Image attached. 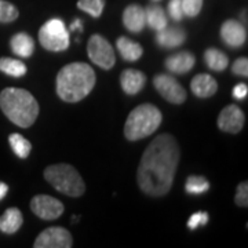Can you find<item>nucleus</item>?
<instances>
[{
	"instance_id": "obj_1",
	"label": "nucleus",
	"mask_w": 248,
	"mask_h": 248,
	"mask_svg": "<svg viewBox=\"0 0 248 248\" xmlns=\"http://www.w3.org/2000/svg\"><path fill=\"white\" fill-rule=\"evenodd\" d=\"M179 163V145L171 134L157 135L146 148L138 167V185L143 193L163 197L174 184Z\"/></svg>"
},
{
	"instance_id": "obj_2",
	"label": "nucleus",
	"mask_w": 248,
	"mask_h": 248,
	"mask_svg": "<svg viewBox=\"0 0 248 248\" xmlns=\"http://www.w3.org/2000/svg\"><path fill=\"white\" fill-rule=\"evenodd\" d=\"M97 81L94 69L84 62L63 66L57 76V94L65 102H79L93 91Z\"/></svg>"
},
{
	"instance_id": "obj_3",
	"label": "nucleus",
	"mask_w": 248,
	"mask_h": 248,
	"mask_svg": "<svg viewBox=\"0 0 248 248\" xmlns=\"http://www.w3.org/2000/svg\"><path fill=\"white\" fill-rule=\"evenodd\" d=\"M0 109L9 119L21 128H28L39 116V104L35 97L24 89L7 87L0 93Z\"/></svg>"
},
{
	"instance_id": "obj_4",
	"label": "nucleus",
	"mask_w": 248,
	"mask_h": 248,
	"mask_svg": "<svg viewBox=\"0 0 248 248\" xmlns=\"http://www.w3.org/2000/svg\"><path fill=\"white\" fill-rule=\"evenodd\" d=\"M163 115L152 104H142L137 107L127 117L124 125V135L128 141H140L155 133L161 124Z\"/></svg>"
},
{
	"instance_id": "obj_5",
	"label": "nucleus",
	"mask_w": 248,
	"mask_h": 248,
	"mask_svg": "<svg viewBox=\"0 0 248 248\" xmlns=\"http://www.w3.org/2000/svg\"><path fill=\"white\" fill-rule=\"evenodd\" d=\"M45 179L62 195L69 197H80L86 192V184L80 174L71 164H53L43 172Z\"/></svg>"
},
{
	"instance_id": "obj_6",
	"label": "nucleus",
	"mask_w": 248,
	"mask_h": 248,
	"mask_svg": "<svg viewBox=\"0 0 248 248\" xmlns=\"http://www.w3.org/2000/svg\"><path fill=\"white\" fill-rule=\"evenodd\" d=\"M39 42L43 48L53 53H61L69 47V32L60 18L47 21L39 31Z\"/></svg>"
},
{
	"instance_id": "obj_7",
	"label": "nucleus",
	"mask_w": 248,
	"mask_h": 248,
	"mask_svg": "<svg viewBox=\"0 0 248 248\" xmlns=\"http://www.w3.org/2000/svg\"><path fill=\"white\" fill-rule=\"evenodd\" d=\"M87 54L90 60L102 69H112L116 62L115 51L110 43L101 35H93L87 45Z\"/></svg>"
},
{
	"instance_id": "obj_8",
	"label": "nucleus",
	"mask_w": 248,
	"mask_h": 248,
	"mask_svg": "<svg viewBox=\"0 0 248 248\" xmlns=\"http://www.w3.org/2000/svg\"><path fill=\"white\" fill-rule=\"evenodd\" d=\"M153 86L159 91L160 95L171 104L181 105L186 101L185 89L179 84L175 78L170 75H157L153 79Z\"/></svg>"
},
{
	"instance_id": "obj_9",
	"label": "nucleus",
	"mask_w": 248,
	"mask_h": 248,
	"mask_svg": "<svg viewBox=\"0 0 248 248\" xmlns=\"http://www.w3.org/2000/svg\"><path fill=\"white\" fill-rule=\"evenodd\" d=\"M31 210L37 218L54 221L63 214V204L48 195H37L31 200Z\"/></svg>"
},
{
	"instance_id": "obj_10",
	"label": "nucleus",
	"mask_w": 248,
	"mask_h": 248,
	"mask_svg": "<svg viewBox=\"0 0 248 248\" xmlns=\"http://www.w3.org/2000/svg\"><path fill=\"white\" fill-rule=\"evenodd\" d=\"M73 239L65 228L53 226L42 232L33 243L35 248H71Z\"/></svg>"
},
{
	"instance_id": "obj_11",
	"label": "nucleus",
	"mask_w": 248,
	"mask_h": 248,
	"mask_svg": "<svg viewBox=\"0 0 248 248\" xmlns=\"http://www.w3.org/2000/svg\"><path fill=\"white\" fill-rule=\"evenodd\" d=\"M244 120L246 116L237 105H228L218 116V127L225 133L237 134L243 130Z\"/></svg>"
},
{
	"instance_id": "obj_12",
	"label": "nucleus",
	"mask_w": 248,
	"mask_h": 248,
	"mask_svg": "<svg viewBox=\"0 0 248 248\" xmlns=\"http://www.w3.org/2000/svg\"><path fill=\"white\" fill-rule=\"evenodd\" d=\"M221 39L225 42V45L237 48V47H241L246 43L247 29L239 21L228 19L221 27Z\"/></svg>"
},
{
	"instance_id": "obj_13",
	"label": "nucleus",
	"mask_w": 248,
	"mask_h": 248,
	"mask_svg": "<svg viewBox=\"0 0 248 248\" xmlns=\"http://www.w3.org/2000/svg\"><path fill=\"white\" fill-rule=\"evenodd\" d=\"M123 24L124 27L133 33L142 32L146 25L145 9L138 4H130L128 7H125L123 13Z\"/></svg>"
},
{
	"instance_id": "obj_14",
	"label": "nucleus",
	"mask_w": 248,
	"mask_h": 248,
	"mask_svg": "<svg viewBox=\"0 0 248 248\" xmlns=\"http://www.w3.org/2000/svg\"><path fill=\"white\" fill-rule=\"evenodd\" d=\"M195 63L196 57L192 53H187V51L172 54L164 61L166 68L170 72L177 73V75H184V73H187L189 71H192Z\"/></svg>"
},
{
	"instance_id": "obj_15",
	"label": "nucleus",
	"mask_w": 248,
	"mask_h": 248,
	"mask_svg": "<svg viewBox=\"0 0 248 248\" xmlns=\"http://www.w3.org/2000/svg\"><path fill=\"white\" fill-rule=\"evenodd\" d=\"M186 40V33L182 28L167 27L161 29L156 35V42L163 48H174L178 46H182Z\"/></svg>"
},
{
	"instance_id": "obj_16",
	"label": "nucleus",
	"mask_w": 248,
	"mask_h": 248,
	"mask_svg": "<svg viewBox=\"0 0 248 248\" xmlns=\"http://www.w3.org/2000/svg\"><path fill=\"white\" fill-rule=\"evenodd\" d=\"M146 83V76L145 73L137 69H125L120 75V84L125 94L128 95H135L138 94Z\"/></svg>"
},
{
	"instance_id": "obj_17",
	"label": "nucleus",
	"mask_w": 248,
	"mask_h": 248,
	"mask_svg": "<svg viewBox=\"0 0 248 248\" xmlns=\"http://www.w3.org/2000/svg\"><path fill=\"white\" fill-rule=\"evenodd\" d=\"M190 89H192V93L195 94L196 97L210 98L217 93L218 83H217V80L214 79L213 76L202 73V75H197V76H195L192 79Z\"/></svg>"
},
{
	"instance_id": "obj_18",
	"label": "nucleus",
	"mask_w": 248,
	"mask_h": 248,
	"mask_svg": "<svg viewBox=\"0 0 248 248\" xmlns=\"http://www.w3.org/2000/svg\"><path fill=\"white\" fill-rule=\"evenodd\" d=\"M22 223H24L22 213L16 207H11V208H7L4 214L0 217V232L6 234H14L19 231Z\"/></svg>"
},
{
	"instance_id": "obj_19",
	"label": "nucleus",
	"mask_w": 248,
	"mask_h": 248,
	"mask_svg": "<svg viewBox=\"0 0 248 248\" xmlns=\"http://www.w3.org/2000/svg\"><path fill=\"white\" fill-rule=\"evenodd\" d=\"M11 51L22 58H29L35 51V42L31 36L24 32H19L14 35L10 40Z\"/></svg>"
},
{
	"instance_id": "obj_20",
	"label": "nucleus",
	"mask_w": 248,
	"mask_h": 248,
	"mask_svg": "<svg viewBox=\"0 0 248 248\" xmlns=\"http://www.w3.org/2000/svg\"><path fill=\"white\" fill-rule=\"evenodd\" d=\"M116 46H117V50L122 55V58L128 62L138 61L143 55V48L140 43L137 42H133L131 39L125 37V36H122L117 39L116 42Z\"/></svg>"
},
{
	"instance_id": "obj_21",
	"label": "nucleus",
	"mask_w": 248,
	"mask_h": 248,
	"mask_svg": "<svg viewBox=\"0 0 248 248\" xmlns=\"http://www.w3.org/2000/svg\"><path fill=\"white\" fill-rule=\"evenodd\" d=\"M145 19L146 24L156 32L169 25V19L166 16V11L161 9L160 6H149L145 9Z\"/></svg>"
},
{
	"instance_id": "obj_22",
	"label": "nucleus",
	"mask_w": 248,
	"mask_h": 248,
	"mask_svg": "<svg viewBox=\"0 0 248 248\" xmlns=\"http://www.w3.org/2000/svg\"><path fill=\"white\" fill-rule=\"evenodd\" d=\"M205 65L215 72L225 71L229 65V58L225 53H222L218 48H208L204 53Z\"/></svg>"
},
{
	"instance_id": "obj_23",
	"label": "nucleus",
	"mask_w": 248,
	"mask_h": 248,
	"mask_svg": "<svg viewBox=\"0 0 248 248\" xmlns=\"http://www.w3.org/2000/svg\"><path fill=\"white\" fill-rule=\"evenodd\" d=\"M0 72L9 75L11 78H22L27 73V65L22 61L14 58H1L0 60Z\"/></svg>"
},
{
	"instance_id": "obj_24",
	"label": "nucleus",
	"mask_w": 248,
	"mask_h": 248,
	"mask_svg": "<svg viewBox=\"0 0 248 248\" xmlns=\"http://www.w3.org/2000/svg\"><path fill=\"white\" fill-rule=\"evenodd\" d=\"M9 143L13 152L19 159H27L32 151V143L21 134H11L9 137Z\"/></svg>"
},
{
	"instance_id": "obj_25",
	"label": "nucleus",
	"mask_w": 248,
	"mask_h": 248,
	"mask_svg": "<svg viewBox=\"0 0 248 248\" xmlns=\"http://www.w3.org/2000/svg\"><path fill=\"white\" fill-rule=\"evenodd\" d=\"M210 189V182L200 175H190L187 177L185 184V190L187 195L197 196L203 195Z\"/></svg>"
},
{
	"instance_id": "obj_26",
	"label": "nucleus",
	"mask_w": 248,
	"mask_h": 248,
	"mask_svg": "<svg viewBox=\"0 0 248 248\" xmlns=\"http://www.w3.org/2000/svg\"><path fill=\"white\" fill-rule=\"evenodd\" d=\"M78 7L81 11L87 13L93 18H99L102 16V11L105 7L104 0H79Z\"/></svg>"
},
{
	"instance_id": "obj_27",
	"label": "nucleus",
	"mask_w": 248,
	"mask_h": 248,
	"mask_svg": "<svg viewBox=\"0 0 248 248\" xmlns=\"http://www.w3.org/2000/svg\"><path fill=\"white\" fill-rule=\"evenodd\" d=\"M19 16L18 9L6 0H0V22L3 24H9L16 21Z\"/></svg>"
},
{
	"instance_id": "obj_28",
	"label": "nucleus",
	"mask_w": 248,
	"mask_h": 248,
	"mask_svg": "<svg viewBox=\"0 0 248 248\" xmlns=\"http://www.w3.org/2000/svg\"><path fill=\"white\" fill-rule=\"evenodd\" d=\"M182 1V11L184 16L193 18L199 16L203 7V0H181Z\"/></svg>"
},
{
	"instance_id": "obj_29",
	"label": "nucleus",
	"mask_w": 248,
	"mask_h": 248,
	"mask_svg": "<svg viewBox=\"0 0 248 248\" xmlns=\"http://www.w3.org/2000/svg\"><path fill=\"white\" fill-rule=\"evenodd\" d=\"M208 221H210V215L207 213H204V211H200V213L193 214V215L189 218V221H187L186 225H187V228H189L190 231H195L199 226H205Z\"/></svg>"
},
{
	"instance_id": "obj_30",
	"label": "nucleus",
	"mask_w": 248,
	"mask_h": 248,
	"mask_svg": "<svg viewBox=\"0 0 248 248\" xmlns=\"http://www.w3.org/2000/svg\"><path fill=\"white\" fill-rule=\"evenodd\" d=\"M234 202L240 207H247L248 205V184L244 181L237 186V192H236V199Z\"/></svg>"
},
{
	"instance_id": "obj_31",
	"label": "nucleus",
	"mask_w": 248,
	"mask_h": 248,
	"mask_svg": "<svg viewBox=\"0 0 248 248\" xmlns=\"http://www.w3.org/2000/svg\"><path fill=\"white\" fill-rule=\"evenodd\" d=\"M169 14L174 21H181L184 18L182 11V1L181 0H170L169 1Z\"/></svg>"
},
{
	"instance_id": "obj_32",
	"label": "nucleus",
	"mask_w": 248,
	"mask_h": 248,
	"mask_svg": "<svg viewBox=\"0 0 248 248\" xmlns=\"http://www.w3.org/2000/svg\"><path fill=\"white\" fill-rule=\"evenodd\" d=\"M232 72L237 76L241 78H247L248 76V60L247 58H239L233 62L232 65Z\"/></svg>"
},
{
	"instance_id": "obj_33",
	"label": "nucleus",
	"mask_w": 248,
	"mask_h": 248,
	"mask_svg": "<svg viewBox=\"0 0 248 248\" xmlns=\"http://www.w3.org/2000/svg\"><path fill=\"white\" fill-rule=\"evenodd\" d=\"M248 94V87L247 84H244V83H240L237 84L234 89H233V97L236 98V99H244V98L247 97Z\"/></svg>"
},
{
	"instance_id": "obj_34",
	"label": "nucleus",
	"mask_w": 248,
	"mask_h": 248,
	"mask_svg": "<svg viewBox=\"0 0 248 248\" xmlns=\"http://www.w3.org/2000/svg\"><path fill=\"white\" fill-rule=\"evenodd\" d=\"M7 193H9V186L6 185L4 182H0V200H3Z\"/></svg>"
},
{
	"instance_id": "obj_35",
	"label": "nucleus",
	"mask_w": 248,
	"mask_h": 248,
	"mask_svg": "<svg viewBox=\"0 0 248 248\" xmlns=\"http://www.w3.org/2000/svg\"><path fill=\"white\" fill-rule=\"evenodd\" d=\"M75 29H79L81 31V21L80 19H75L73 24L71 25V31H75Z\"/></svg>"
},
{
	"instance_id": "obj_36",
	"label": "nucleus",
	"mask_w": 248,
	"mask_h": 248,
	"mask_svg": "<svg viewBox=\"0 0 248 248\" xmlns=\"http://www.w3.org/2000/svg\"><path fill=\"white\" fill-rule=\"evenodd\" d=\"M155 1H159V0H155Z\"/></svg>"
}]
</instances>
